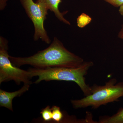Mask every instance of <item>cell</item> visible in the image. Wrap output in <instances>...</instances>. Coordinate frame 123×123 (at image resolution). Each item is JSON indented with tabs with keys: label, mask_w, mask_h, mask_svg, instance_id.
Returning a JSON list of instances; mask_svg holds the SVG:
<instances>
[{
	"label": "cell",
	"mask_w": 123,
	"mask_h": 123,
	"mask_svg": "<svg viewBox=\"0 0 123 123\" xmlns=\"http://www.w3.org/2000/svg\"><path fill=\"white\" fill-rule=\"evenodd\" d=\"M37 1L45 5L48 10L53 12L56 17L61 22L67 25H70V22L64 17L67 11L62 12L59 9V6L61 2V0H37Z\"/></svg>",
	"instance_id": "obj_7"
},
{
	"label": "cell",
	"mask_w": 123,
	"mask_h": 123,
	"mask_svg": "<svg viewBox=\"0 0 123 123\" xmlns=\"http://www.w3.org/2000/svg\"><path fill=\"white\" fill-rule=\"evenodd\" d=\"M43 119L45 122H49L52 120V111L50 106H48L42 109L40 112Z\"/></svg>",
	"instance_id": "obj_11"
},
{
	"label": "cell",
	"mask_w": 123,
	"mask_h": 123,
	"mask_svg": "<svg viewBox=\"0 0 123 123\" xmlns=\"http://www.w3.org/2000/svg\"><path fill=\"white\" fill-rule=\"evenodd\" d=\"M51 108L52 111V120L58 123L61 122L63 118V115L60 107L57 106H53Z\"/></svg>",
	"instance_id": "obj_10"
},
{
	"label": "cell",
	"mask_w": 123,
	"mask_h": 123,
	"mask_svg": "<svg viewBox=\"0 0 123 123\" xmlns=\"http://www.w3.org/2000/svg\"><path fill=\"white\" fill-rule=\"evenodd\" d=\"M98 123H123V108H120L116 113L111 116L101 117Z\"/></svg>",
	"instance_id": "obj_8"
},
{
	"label": "cell",
	"mask_w": 123,
	"mask_h": 123,
	"mask_svg": "<svg viewBox=\"0 0 123 123\" xmlns=\"http://www.w3.org/2000/svg\"><path fill=\"white\" fill-rule=\"evenodd\" d=\"M115 7H120L123 4V0H103Z\"/></svg>",
	"instance_id": "obj_12"
},
{
	"label": "cell",
	"mask_w": 123,
	"mask_h": 123,
	"mask_svg": "<svg viewBox=\"0 0 123 123\" xmlns=\"http://www.w3.org/2000/svg\"><path fill=\"white\" fill-rule=\"evenodd\" d=\"M9 58L13 65L17 67L30 65L38 68H76L84 62L81 57L66 49L56 37H54L53 42L48 47L31 56L15 57L10 56Z\"/></svg>",
	"instance_id": "obj_1"
},
{
	"label": "cell",
	"mask_w": 123,
	"mask_h": 123,
	"mask_svg": "<svg viewBox=\"0 0 123 123\" xmlns=\"http://www.w3.org/2000/svg\"><path fill=\"white\" fill-rule=\"evenodd\" d=\"M20 1L34 25V40L41 39L47 44H50L51 40L44 27L48 9L43 3L38 1L35 3L33 0H20Z\"/></svg>",
	"instance_id": "obj_5"
},
{
	"label": "cell",
	"mask_w": 123,
	"mask_h": 123,
	"mask_svg": "<svg viewBox=\"0 0 123 123\" xmlns=\"http://www.w3.org/2000/svg\"><path fill=\"white\" fill-rule=\"evenodd\" d=\"M115 78L106 82L105 85L94 84L91 88V94L79 99L71 100L73 106L75 109L91 106L97 109L100 106L117 101L123 97V82L117 83Z\"/></svg>",
	"instance_id": "obj_3"
},
{
	"label": "cell",
	"mask_w": 123,
	"mask_h": 123,
	"mask_svg": "<svg viewBox=\"0 0 123 123\" xmlns=\"http://www.w3.org/2000/svg\"><path fill=\"white\" fill-rule=\"evenodd\" d=\"M8 43L7 39L0 37V84L12 80L17 85L21 83L31 85L33 77L30 72L14 66L10 59Z\"/></svg>",
	"instance_id": "obj_4"
},
{
	"label": "cell",
	"mask_w": 123,
	"mask_h": 123,
	"mask_svg": "<svg viewBox=\"0 0 123 123\" xmlns=\"http://www.w3.org/2000/svg\"><path fill=\"white\" fill-rule=\"evenodd\" d=\"M92 20V18L89 15L83 13L77 18V26L80 28H83L89 24Z\"/></svg>",
	"instance_id": "obj_9"
},
{
	"label": "cell",
	"mask_w": 123,
	"mask_h": 123,
	"mask_svg": "<svg viewBox=\"0 0 123 123\" xmlns=\"http://www.w3.org/2000/svg\"></svg>",
	"instance_id": "obj_16"
},
{
	"label": "cell",
	"mask_w": 123,
	"mask_h": 123,
	"mask_svg": "<svg viewBox=\"0 0 123 123\" xmlns=\"http://www.w3.org/2000/svg\"><path fill=\"white\" fill-rule=\"evenodd\" d=\"M118 37L123 40V24L118 34Z\"/></svg>",
	"instance_id": "obj_14"
},
{
	"label": "cell",
	"mask_w": 123,
	"mask_h": 123,
	"mask_svg": "<svg viewBox=\"0 0 123 123\" xmlns=\"http://www.w3.org/2000/svg\"><path fill=\"white\" fill-rule=\"evenodd\" d=\"M30 84H24L20 89L13 92H8L0 89V106L6 108L13 111V99L14 98L19 97L29 90Z\"/></svg>",
	"instance_id": "obj_6"
},
{
	"label": "cell",
	"mask_w": 123,
	"mask_h": 123,
	"mask_svg": "<svg viewBox=\"0 0 123 123\" xmlns=\"http://www.w3.org/2000/svg\"><path fill=\"white\" fill-rule=\"evenodd\" d=\"M119 7V13L121 15L123 16V4Z\"/></svg>",
	"instance_id": "obj_15"
},
{
	"label": "cell",
	"mask_w": 123,
	"mask_h": 123,
	"mask_svg": "<svg viewBox=\"0 0 123 123\" xmlns=\"http://www.w3.org/2000/svg\"><path fill=\"white\" fill-rule=\"evenodd\" d=\"M8 0H0V10H2L4 9L7 4Z\"/></svg>",
	"instance_id": "obj_13"
},
{
	"label": "cell",
	"mask_w": 123,
	"mask_h": 123,
	"mask_svg": "<svg viewBox=\"0 0 123 123\" xmlns=\"http://www.w3.org/2000/svg\"><path fill=\"white\" fill-rule=\"evenodd\" d=\"M94 64L92 61H84L76 68L55 67L46 68H35L28 70L31 76H37L35 83L38 84L43 81H64L74 82L79 86L85 96L91 94V88L86 82L85 76Z\"/></svg>",
	"instance_id": "obj_2"
}]
</instances>
